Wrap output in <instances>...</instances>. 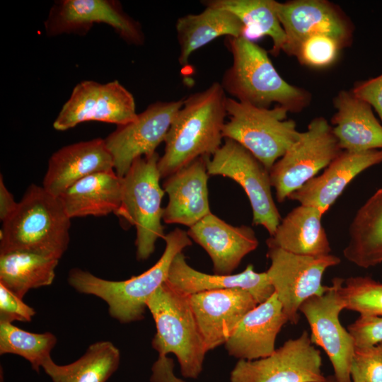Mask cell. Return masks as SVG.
Segmentation results:
<instances>
[{
    "label": "cell",
    "mask_w": 382,
    "mask_h": 382,
    "mask_svg": "<svg viewBox=\"0 0 382 382\" xmlns=\"http://www.w3.org/2000/svg\"><path fill=\"white\" fill-rule=\"evenodd\" d=\"M119 349L109 341L91 344L76 361L66 365L50 357L42 368L52 382H106L118 369Z\"/></svg>",
    "instance_id": "30"
},
{
    "label": "cell",
    "mask_w": 382,
    "mask_h": 382,
    "mask_svg": "<svg viewBox=\"0 0 382 382\" xmlns=\"http://www.w3.org/2000/svg\"><path fill=\"white\" fill-rule=\"evenodd\" d=\"M288 323L275 293L241 319L225 343L228 354L239 360H255L272 354L282 327Z\"/></svg>",
    "instance_id": "21"
},
{
    "label": "cell",
    "mask_w": 382,
    "mask_h": 382,
    "mask_svg": "<svg viewBox=\"0 0 382 382\" xmlns=\"http://www.w3.org/2000/svg\"><path fill=\"white\" fill-rule=\"evenodd\" d=\"M230 119L223 128V138L232 139L248 150L270 171L297 139L300 132L287 110L280 105L258 108L227 98Z\"/></svg>",
    "instance_id": "7"
},
{
    "label": "cell",
    "mask_w": 382,
    "mask_h": 382,
    "mask_svg": "<svg viewBox=\"0 0 382 382\" xmlns=\"http://www.w3.org/2000/svg\"><path fill=\"white\" fill-rule=\"evenodd\" d=\"M232 65L224 72L221 85L236 100L270 108L275 103L289 112H299L308 107L311 93L290 84L279 74L267 52L243 36L228 37Z\"/></svg>",
    "instance_id": "2"
},
{
    "label": "cell",
    "mask_w": 382,
    "mask_h": 382,
    "mask_svg": "<svg viewBox=\"0 0 382 382\" xmlns=\"http://www.w3.org/2000/svg\"><path fill=\"white\" fill-rule=\"evenodd\" d=\"M381 163L382 149L361 152L342 150L322 174L311 179L288 198L316 207L325 214L356 176Z\"/></svg>",
    "instance_id": "20"
},
{
    "label": "cell",
    "mask_w": 382,
    "mask_h": 382,
    "mask_svg": "<svg viewBox=\"0 0 382 382\" xmlns=\"http://www.w3.org/2000/svg\"><path fill=\"white\" fill-rule=\"evenodd\" d=\"M344 306L333 284L320 296H312L299 311L310 326L311 340L328 355L337 382H352L350 367L355 345L352 337L342 325L340 313Z\"/></svg>",
    "instance_id": "16"
},
{
    "label": "cell",
    "mask_w": 382,
    "mask_h": 382,
    "mask_svg": "<svg viewBox=\"0 0 382 382\" xmlns=\"http://www.w3.org/2000/svg\"><path fill=\"white\" fill-rule=\"evenodd\" d=\"M191 307L207 351L225 345L245 315L258 303L241 289L190 295Z\"/></svg>",
    "instance_id": "17"
},
{
    "label": "cell",
    "mask_w": 382,
    "mask_h": 382,
    "mask_svg": "<svg viewBox=\"0 0 382 382\" xmlns=\"http://www.w3.org/2000/svg\"><path fill=\"white\" fill-rule=\"evenodd\" d=\"M98 23L111 26L129 44L141 45L144 42L141 24L115 0L56 1L45 21V30L49 37L63 34L83 35Z\"/></svg>",
    "instance_id": "15"
},
{
    "label": "cell",
    "mask_w": 382,
    "mask_h": 382,
    "mask_svg": "<svg viewBox=\"0 0 382 382\" xmlns=\"http://www.w3.org/2000/svg\"><path fill=\"white\" fill-rule=\"evenodd\" d=\"M156 152L136 159L122 178L120 207L115 215L137 230V258L147 260L155 250L156 242L164 238L161 207L165 191L160 185Z\"/></svg>",
    "instance_id": "6"
},
{
    "label": "cell",
    "mask_w": 382,
    "mask_h": 382,
    "mask_svg": "<svg viewBox=\"0 0 382 382\" xmlns=\"http://www.w3.org/2000/svg\"><path fill=\"white\" fill-rule=\"evenodd\" d=\"M132 94L118 81L105 83L82 81L74 88L53 122L58 131L90 121L124 125L137 117Z\"/></svg>",
    "instance_id": "12"
},
{
    "label": "cell",
    "mask_w": 382,
    "mask_h": 382,
    "mask_svg": "<svg viewBox=\"0 0 382 382\" xmlns=\"http://www.w3.org/2000/svg\"><path fill=\"white\" fill-rule=\"evenodd\" d=\"M122 178L114 169L92 173L75 183L59 197L69 216H102L120 207Z\"/></svg>",
    "instance_id": "26"
},
{
    "label": "cell",
    "mask_w": 382,
    "mask_h": 382,
    "mask_svg": "<svg viewBox=\"0 0 382 382\" xmlns=\"http://www.w3.org/2000/svg\"><path fill=\"white\" fill-rule=\"evenodd\" d=\"M344 257L362 268L382 263V187L357 210L349 228Z\"/></svg>",
    "instance_id": "28"
},
{
    "label": "cell",
    "mask_w": 382,
    "mask_h": 382,
    "mask_svg": "<svg viewBox=\"0 0 382 382\" xmlns=\"http://www.w3.org/2000/svg\"><path fill=\"white\" fill-rule=\"evenodd\" d=\"M332 284L344 309L357 312L363 317L382 316V283L368 276H357L336 277Z\"/></svg>",
    "instance_id": "33"
},
{
    "label": "cell",
    "mask_w": 382,
    "mask_h": 382,
    "mask_svg": "<svg viewBox=\"0 0 382 382\" xmlns=\"http://www.w3.org/2000/svg\"><path fill=\"white\" fill-rule=\"evenodd\" d=\"M35 314L34 308L0 284V323L30 322Z\"/></svg>",
    "instance_id": "36"
},
{
    "label": "cell",
    "mask_w": 382,
    "mask_h": 382,
    "mask_svg": "<svg viewBox=\"0 0 382 382\" xmlns=\"http://www.w3.org/2000/svg\"><path fill=\"white\" fill-rule=\"evenodd\" d=\"M114 169L104 139L64 146L50 158L42 187L59 197L77 181L94 173Z\"/></svg>",
    "instance_id": "22"
},
{
    "label": "cell",
    "mask_w": 382,
    "mask_h": 382,
    "mask_svg": "<svg viewBox=\"0 0 382 382\" xmlns=\"http://www.w3.org/2000/svg\"><path fill=\"white\" fill-rule=\"evenodd\" d=\"M0 376H1V382H4V377H3V372H2V368H1V374H0Z\"/></svg>",
    "instance_id": "41"
},
{
    "label": "cell",
    "mask_w": 382,
    "mask_h": 382,
    "mask_svg": "<svg viewBox=\"0 0 382 382\" xmlns=\"http://www.w3.org/2000/svg\"><path fill=\"white\" fill-rule=\"evenodd\" d=\"M343 47L335 38L326 35L308 37L300 45L295 57L308 67L323 69L332 65Z\"/></svg>",
    "instance_id": "34"
},
{
    "label": "cell",
    "mask_w": 382,
    "mask_h": 382,
    "mask_svg": "<svg viewBox=\"0 0 382 382\" xmlns=\"http://www.w3.org/2000/svg\"><path fill=\"white\" fill-rule=\"evenodd\" d=\"M342 151L332 125L320 116L313 119L307 130L270 170V177L278 202H283L317 173L325 168Z\"/></svg>",
    "instance_id": "8"
},
{
    "label": "cell",
    "mask_w": 382,
    "mask_h": 382,
    "mask_svg": "<svg viewBox=\"0 0 382 382\" xmlns=\"http://www.w3.org/2000/svg\"><path fill=\"white\" fill-rule=\"evenodd\" d=\"M347 330L353 338L355 347H367L382 341V316H359L350 324Z\"/></svg>",
    "instance_id": "37"
},
{
    "label": "cell",
    "mask_w": 382,
    "mask_h": 382,
    "mask_svg": "<svg viewBox=\"0 0 382 382\" xmlns=\"http://www.w3.org/2000/svg\"><path fill=\"white\" fill-rule=\"evenodd\" d=\"M336 112L331 118L332 131L342 150L361 152L382 149V124L371 105L342 90L333 98Z\"/></svg>",
    "instance_id": "24"
},
{
    "label": "cell",
    "mask_w": 382,
    "mask_h": 382,
    "mask_svg": "<svg viewBox=\"0 0 382 382\" xmlns=\"http://www.w3.org/2000/svg\"><path fill=\"white\" fill-rule=\"evenodd\" d=\"M322 358L306 330L264 358L238 360L230 382H326Z\"/></svg>",
    "instance_id": "11"
},
{
    "label": "cell",
    "mask_w": 382,
    "mask_h": 382,
    "mask_svg": "<svg viewBox=\"0 0 382 382\" xmlns=\"http://www.w3.org/2000/svg\"><path fill=\"white\" fill-rule=\"evenodd\" d=\"M154 320L156 332L153 348L158 356L173 354L180 364L181 374L197 378L202 371L208 352L196 322L190 296L165 282L146 303Z\"/></svg>",
    "instance_id": "5"
},
{
    "label": "cell",
    "mask_w": 382,
    "mask_h": 382,
    "mask_svg": "<svg viewBox=\"0 0 382 382\" xmlns=\"http://www.w3.org/2000/svg\"><path fill=\"white\" fill-rule=\"evenodd\" d=\"M208 158L199 157L166 178L163 183L168 196L163 214L166 224H178L190 228L212 213L207 186Z\"/></svg>",
    "instance_id": "19"
},
{
    "label": "cell",
    "mask_w": 382,
    "mask_h": 382,
    "mask_svg": "<svg viewBox=\"0 0 382 382\" xmlns=\"http://www.w3.org/2000/svg\"><path fill=\"white\" fill-rule=\"evenodd\" d=\"M57 337L50 332L34 333L10 323H0V354H14L28 361L32 369L40 372L50 359Z\"/></svg>",
    "instance_id": "32"
},
{
    "label": "cell",
    "mask_w": 382,
    "mask_h": 382,
    "mask_svg": "<svg viewBox=\"0 0 382 382\" xmlns=\"http://www.w3.org/2000/svg\"><path fill=\"white\" fill-rule=\"evenodd\" d=\"M324 213L311 206L300 204L282 219L266 243L287 252L308 256L330 254L331 248L321 219Z\"/></svg>",
    "instance_id": "25"
},
{
    "label": "cell",
    "mask_w": 382,
    "mask_h": 382,
    "mask_svg": "<svg viewBox=\"0 0 382 382\" xmlns=\"http://www.w3.org/2000/svg\"><path fill=\"white\" fill-rule=\"evenodd\" d=\"M275 10L286 41L282 51L294 56L309 37L326 35L337 40L343 49L353 41L354 25L337 4L328 0L275 1Z\"/></svg>",
    "instance_id": "13"
},
{
    "label": "cell",
    "mask_w": 382,
    "mask_h": 382,
    "mask_svg": "<svg viewBox=\"0 0 382 382\" xmlns=\"http://www.w3.org/2000/svg\"><path fill=\"white\" fill-rule=\"evenodd\" d=\"M187 233L209 255L215 274H232L243 257L259 244L252 228L232 226L212 213L190 227Z\"/></svg>",
    "instance_id": "18"
},
{
    "label": "cell",
    "mask_w": 382,
    "mask_h": 382,
    "mask_svg": "<svg viewBox=\"0 0 382 382\" xmlns=\"http://www.w3.org/2000/svg\"><path fill=\"white\" fill-rule=\"evenodd\" d=\"M176 33L180 65L188 64L190 57L198 49L217 37L243 36L245 26L231 12L219 8L206 6L197 14H187L178 19Z\"/></svg>",
    "instance_id": "27"
},
{
    "label": "cell",
    "mask_w": 382,
    "mask_h": 382,
    "mask_svg": "<svg viewBox=\"0 0 382 382\" xmlns=\"http://www.w3.org/2000/svg\"><path fill=\"white\" fill-rule=\"evenodd\" d=\"M207 167L209 175L229 178L243 187L251 205L253 224L273 235L282 219L272 197L270 171L262 163L238 142L225 139L208 158Z\"/></svg>",
    "instance_id": "9"
},
{
    "label": "cell",
    "mask_w": 382,
    "mask_h": 382,
    "mask_svg": "<svg viewBox=\"0 0 382 382\" xmlns=\"http://www.w3.org/2000/svg\"><path fill=\"white\" fill-rule=\"evenodd\" d=\"M202 4L231 12L245 26L243 37L252 41L264 36L270 37L272 55L282 51L286 37L275 10V1L209 0Z\"/></svg>",
    "instance_id": "31"
},
{
    "label": "cell",
    "mask_w": 382,
    "mask_h": 382,
    "mask_svg": "<svg viewBox=\"0 0 382 382\" xmlns=\"http://www.w3.org/2000/svg\"><path fill=\"white\" fill-rule=\"evenodd\" d=\"M71 219L59 197L32 184L2 222L0 253L23 250L59 260L69 245Z\"/></svg>",
    "instance_id": "3"
},
{
    "label": "cell",
    "mask_w": 382,
    "mask_h": 382,
    "mask_svg": "<svg viewBox=\"0 0 382 382\" xmlns=\"http://www.w3.org/2000/svg\"><path fill=\"white\" fill-rule=\"evenodd\" d=\"M351 90L355 96L371 105L382 124V73L377 76L356 82Z\"/></svg>",
    "instance_id": "38"
},
{
    "label": "cell",
    "mask_w": 382,
    "mask_h": 382,
    "mask_svg": "<svg viewBox=\"0 0 382 382\" xmlns=\"http://www.w3.org/2000/svg\"><path fill=\"white\" fill-rule=\"evenodd\" d=\"M183 103L184 99H180L152 103L134 121L117 126L104 139L119 177L127 173L136 159L156 153Z\"/></svg>",
    "instance_id": "14"
},
{
    "label": "cell",
    "mask_w": 382,
    "mask_h": 382,
    "mask_svg": "<svg viewBox=\"0 0 382 382\" xmlns=\"http://www.w3.org/2000/svg\"><path fill=\"white\" fill-rule=\"evenodd\" d=\"M59 259L29 251L0 253V284L21 299L32 289L50 285Z\"/></svg>",
    "instance_id": "29"
},
{
    "label": "cell",
    "mask_w": 382,
    "mask_h": 382,
    "mask_svg": "<svg viewBox=\"0 0 382 382\" xmlns=\"http://www.w3.org/2000/svg\"><path fill=\"white\" fill-rule=\"evenodd\" d=\"M326 382H337L336 378L333 375L329 376L327 377Z\"/></svg>",
    "instance_id": "40"
},
{
    "label": "cell",
    "mask_w": 382,
    "mask_h": 382,
    "mask_svg": "<svg viewBox=\"0 0 382 382\" xmlns=\"http://www.w3.org/2000/svg\"><path fill=\"white\" fill-rule=\"evenodd\" d=\"M270 266L266 271L288 322L299 321L301 305L308 299L324 294L328 286L322 284L325 272L337 265L340 257L332 255L308 256L268 247Z\"/></svg>",
    "instance_id": "10"
},
{
    "label": "cell",
    "mask_w": 382,
    "mask_h": 382,
    "mask_svg": "<svg viewBox=\"0 0 382 382\" xmlns=\"http://www.w3.org/2000/svg\"><path fill=\"white\" fill-rule=\"evenodd\" d=\"M18 205L13 195L6 188L2 175L0 176V219L3 222L16 209Z\"/></svg>",
    "instance_id": "39"
},
{
    "label": "cell",
    "mask_w": 382,
    "mask_h": 382,
    "mask_svg": "<svg viewBox=\"0 0 382 382\" xmlns=\"http://www.w3.org/2000/svg\"><path fill=\"white\" fill-rule=\"evenodd\" d=\"M350 375L352 382H382V341L355 347Z\"/></svg>",
    "instance_id": "35"
},
{
    "label": "cell",
    "mask_w": 382,
    "mask_h": 382,
    "mask_svg": "<svg viewBox=\"0 0 382 382\" xmlns=\"http://www.w3.org/2000/svg\"><path fill=\"white\" fill-rule=\"evenodd\" d=\"M226 99L219 82L184 99L158 162L161 178L168 177L199 157L213 155L221 147L228 115Z\"/></svg>",
    "instance_id": "1"
},
{
    "label": "cell",
    "mask_w": 382,
    "mask_h": 382,
    "mask_svg": "<svg viewBox=\"0 0 382 382\" xmlns=\"http://www.w3.org/2000/svg\"><path fill=\"white\" fill-rule=\"evenodd\" d=\"M166 282L175 290L189 296L204 291L241 289L249 292L258 304L274 293L267 272H255L251 264L238 274H209L189 265L183 252L173 259Z\"/></svg>",
    "instance_id": "23"
},
{
    "label": "cell",
    "mask_w": 382,
    "mask_h": 382,
    "mask_svg": "<svg viewBox=\"0 0 382 382\" xmlns=\"http://www.w3.org/2000/svg\"><path fill=\"white\" fill-rule=\"evenodd\" d=\"M163 239L166 248L161 257L151 268L137 276L123 281H111L74 268L69 271L68 282L79 293L94 295L105 301L110 316L119 322L141 320L147 309V301L167 280L175 257L192 245L187 231L178 228Z\"/></svg>",
    "instance_id": "4"
}]
</instances>
